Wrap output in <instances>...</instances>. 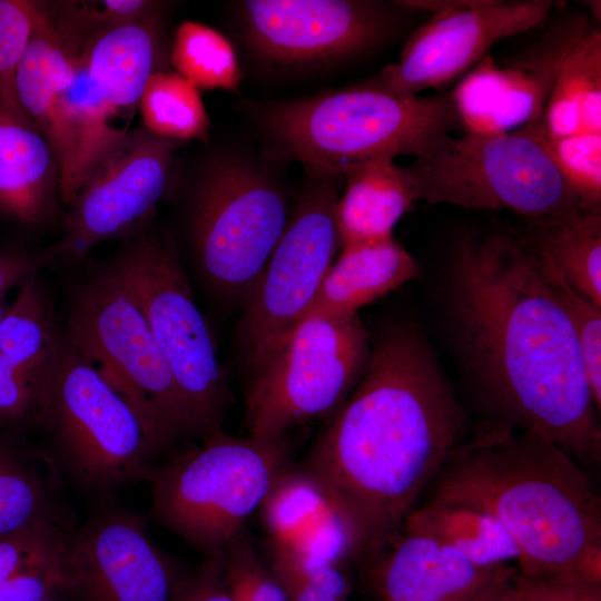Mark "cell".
Here are the masks:
<instances>
[{"mask_svg":"<svg viewBox=\"0 0 601 601\" xmlns=\"http://www.w3.org/2000/svg\"><path fill=\"white\" fill-rule=\"evenodd\" d=\"M446 326L484 423L599 463L601 428L577 335L518 238L464 236L442 274Z\"/></svg>","mask_w":601,"mask_h":601,"instance_id":"1","label":"cell"},{"mask_svg":"<svg viewBox=\"0 0 601 601\" xmlns=\"http://www.w3.org/2000/svg\"><path fill=\"white\" fill-rule=\"evenodd\" d=\"M469 432L424 335L395 323L375 337L362 377L299 470L324 493L363 563L398 535Z\"/></svg>","mask_w":601,"mask_h":601,"instance_id":"2","label":"cell"},{"mask_svg":"<svg viewBox=\"0 0 601 601\" xmlns=\"http://www.w3.org/2000/svg\"><path fill=\"white\" fill-rule=\"evenodd\" d=\"M427 491V501L466 503L494 515L521 551L522 575L601 584L600 496L575 460L548 437L484 423Z\"/></svg>","mask_w":601,"mask_h":601,"instance_id":"3","label":"cell"},{"mask_svg":"<svg viewBox=\"0 0 601 601\" xmlns=\"http://www.w3.org/2000/svg\"><path fill=\"white\" fill-rule=\"evenodd\" d=\"M29 434L65 486L95 501L149 481L161 461L134 410L59 323L33 372Z\"/></svg>","mask_w":601,"mask_h":601,"instance_id":"4","label":"cell"},{"mask_svg":"<svg viewBox=\"0 0 601 601\" xmlns=\"http://www.w3.org/2000/svg\"><path fill=\"white\" fill-rule=\"evenodd\" d=\"M263 119L282 157L334 177L370 159L418 158L459 125L449 93L404 96L376 78L274 104Z\"/></svg>","mask_w":601,"mask_h":601,"instance_id":"5","label":"cell"},{"mask_svg":"<svg viewBox=\"0 0 601 601\" xmlns=\"http://www.w3.org/2000/svg\"><path fill=\"white\" fill-rule=\"evenodd\" d=\"M75 273L65 288L63 328L134 410L162 461L179 449L180 441L196 439L171 371L110 264L92 263Z\"/></svg>","mask_w":601,"mask_h":601,"instance_id":"6","label":"cell"},{"mask_svg":"<svg viewBox=\"0 0 601 601\" xmlns=\"http://www.w3.org/2000/svg\"><path fill=\"white\" fill-rule=\"evenodd\" d=\"M292 455L288 434L219 432L185 444L159 462L148 481L152 519L204 558L223 552L292 467Z\"/></svg>","mask_w":601,"mask_h":601,"instance_id":"7","label":"cell"},{"mask_svg":"<svg viewBox=\"0 0 601 601\" xmlns=\"http://www.w3.org/2000/svg\"><path fill=\"white\" fill-rule=\"evenodd\" d=\"M415 200L572 218L592 209L545 150L538 124L496 135L451 134L402 166Z\"/></svg>","mask_w":601,"mask_h":601,"instance_id":"8","label":"cell"},{"mask_svg":"<svg viewBox=\"0 0 601 601\" xmlns=\"http://www.w3.org/2000/svg\"><path fill=\"white\" fill-rule=\"evenodd\" d=\"M141 311L191 416L196 439L219 432L231 395L174 239L150 219L108 262Z\"/></svg>","mask_w":601,"mask_h":601,"instance_id":"9","label":"cell"},{"mask_svg":"<svg viewBox=\"0 0 601 601\" xmlns=\"http://www.w3.org/2000/svg\"><path fill=\"white\" fill-rule=\"evenodd\" d=\"M370 354L358 313L305 315L253 368L245 394L248 435L278 437L332 417L362 377Z\"/></svg>","mask_w":601,"mask_h":601,"instance_id":"10","label":"cell"},{"mask_svg":"<svg viewBox=\"0 0 601 601\" xmlns=\"http://www.w3.org/2000/svg\"><path fill=\"white\" fill-rule=\"evenodd\" d=\"M288 221L287 199L263 168L237 156H215L197 178L189 231L211 286L253 292Z\"/></svg>","mask_w":601,"mask_h":601,"instance_id":"11","label":"cell"},{"mask_svg":"<svg viewBox=\"0 0 601 601\" xmlns=\"http://www.w3.org/2000/svg\"><path fill=\"white\" fill-rule=\"evenodd\" d=\"M309 174L240 322V344L252 368L305 316L341 246L335 206L342 177Z\"/></svg>","mask_w":601,"mask_h":601,"instance_id":"12","label":"cell"},{"mask_svg":"<svg viewBox=\"0 0 601 601\" xmlns=\"http://www.w3.org/2000/svg\"><path fill=\"white\" fill-rule=\"evenodd\" d=\"M181 142L144 127L128 130L78 191L52 246L58 260H78L109 240H125L155 216L170 188L175 151Z\"/></svg>","mask_w":601,"mask_h":601,"instance_id":"13","label":"cell"},{"mask_svg":"<svg viewBox=\"0 0 601 601\" xmlns=\"http://www.w3.org/2000/svg\"><path fill=\"white\" fill-rule=\"evenodd\" d=\"M77 601H170L184 573L151 539L145 518L115 496L95 501L63 556Z\"/></svg>","mask_w":601,"mask_h":601,"instance_id":"14","label":"cell"},{"mask_svg":"<svg viewBox=\"0 0 601 601\" xmlns=\"http://www.w3.org/2000/svg\"><path fill=\"white\" fill-rule=\"evenodd\" d=\"M582 12H562L526 47L485 55L449 93L466 135H496L538 124L560 71L588 28Z\"/></svg>","mask_w":601,"mask_h":601,"instance_id":"15","label":"cell"},{"mask_svg":"<svg viewBox=\"0 0 601 601\" xmlns=\"http://www.w3.org/2000/svg\"><path fill=\"white\" fill-rule=\"evenodd\" d=\"M553 7L551 0H471L434 13L376 79L404 96L442 89L461 79L499 41L539 26Z\"/></svg>","mask_w":601,"mask_h":601,"instance_id":"16","label":"cell"},{"mask_svg":"<svg viewBox=\"0 0 601 601\" xmlns=\"http://www.w3.org/2000/svg\"><path fill=\"white\" fill-rule=\"evenodd\" d=\"M242 19L254 51L284 66L353 58L385 40L394 23L384 4L368 0H250Z\"/></svg>","mask_w":601,"mask_h":601,"instance_id":"17","label":"cell"},{"mask_svg":"<svg viewBox=\"0 0 601 601\" xmlns=\"http://www.w3.org/2000/svg\"><path fill=\"white\" fill-rule=\"evenodd\" d=\"M362 564L380 601H472L497 570L479 568L454 548L403 529Z\"/></svg>","mask_w":601,"mask_h":601,"instance_id":"18","label":"cell"},{"mask_svg":"<svg viewBox=\"0 0 601 601\" xmlns=\"http://www.w3.org/2000/svg\"><path fill=\"white\" fill-rule=\"evenodd\" d=\"M60 169L46 137L22 111L0 100V214L39 227L59 207Z\"/></svg>","mask_w":601,"mask_h":601,"instance_id":"19","label":"cell"},{"mask_svg":"<svg viewBox=\"0 0 601 601\" xmlns=\"http://www.w3.org/2000/svg\"><path fill=\"white\" fill-rule=\"evenodd\" d=\"M78 57L57 33L39 1L37 22L17 70L16 91L20 106L56 155L61 200L70 185L72 158L58 107V88L73 73Z\"/></svg>","mask_w":601,"mask_h":601,"instance_id":"20","label":"cell"},{"mask_svg":"<svg viewBox=\"0 0 601 601\" xmlns=\"http://www.w3.org/2000/svg\"><path fill=\"white\" fill-rule=\"evenodd\" d=\"M307 313H357L418 275L412 255L393 236L345 244Z\"/></svg>","mask_w":601,"mask_h":601,"instance_id":"21","label":"cell"},{"mask_svg":"<svg viewBox=\"0 0 601 601\" xmlns=\"http://www.w3.org/2000/svg\"><path fill=\"white\" fill-rule=\"evenodd\" d=\"M65 487L28 432L0 430V536L71 513Z\"/></svg>","mask_w":601,"mask_h":601,"instance_id":"22","label":"cell"},{"mask_svg":"<svg viewBox=\"0 0 601 601\" xmlns=\"http://www.w3.org/2000/svg\"><path fill=\"white\" fill-rule=\"evenodd\" d=\"M81 55L111 106L117 110L135 107L150 76L161 70V9L110 30Z\"/></svg>","mask_w":601,"mask_h":601,"instance_id":"23","label":"cell"},{"mask_svg":"<svg viewBox=\"0 0 601 601\" xmlns=\"http://www.w3.org/2000/svg\"><path fill=\"white\" fill-rule=\"evenodd\" d=\"M342 177L345 188L335 206L341 246L393 236L415 201L402 166L391 158L370 159L345 169Z\"/></svg>","mask_w":601,"mask_h":601,"instance_id":"24","label":"cell"},{"mask_svg":"<svg viewBox=\"0 0 601 601\" xmlns=\"http://www.w3.org/2000/svg\"><path fill=\"white\" fill-rule=\"evenodd\" d=\"M58 107L72 156L69 206L128 129L111 125L118 110L102 97L90 77L83 55L79 56L72 76L58 88Z\"/></svg>","mask_w":601,"mask_h":601,"instance_id":"25","label":"cell"},{"mask_svg":"<svg viewBox=\"0 0 601 601\" xmlns=\"http://www.w3.org/2000/svg\"><path fill=\"white\" fill-rule=\"evenodd\" d=\"M77 525L71 512L0 536V601H37L65 588L63 556Z\"/></svg>","mask_w":601,"mask_h":601,"instance_id":"26","label":"cell"},{"mask_svg":"<svg viewBox=\"0 0 601 601\" xmlns=\"http://www.w3.org/2000/svg\"><path fill=\"white\" fill-rule=\"evenodd\" d=\"M542 140L601 135V31L588 28L568 52L541 120Z\"/></svg>","mask_w":601,"mask_h":601,"instance_id":"27","label":"cell"},{"mask_svg":"<svg viewBox=\"0 0 601 601\" xmlns=\"http://www.w3.org/2000/svg\"><path fill=\"white\" fill-rule=\"evenodd\" d=\"M522 246L601 307V208L572 218H530Z\"/></svg>","mask_w":601,"mask_h":601,"instance_id":"28","label":"cell"},{"mask_svg":"<svg viewBox=\"0 0 601 601\" xmlns=\"http://www.w3.org/2000/svg\"><path fill=\"white\" fill-rule=\"evenodd\" d=\"M403 530L436 539L471 563L495 569L521 560V551L502 523L490 512L461 502L426 501L405 518Z\"/></svg>","mask_w":601,"mask_h":601,"instance_id":"29","label":"cell"},{"mask_svg":"<svg viewBox=\"0 0 601 601\" xmlns=\"http://www.w3.org/2000/svg\"><path fill=\"white\" fill-rule=\"evenodd\" d=\"M58 325L41 274L26 280L0 321V355L33 375Z\"/></svg>","mask_w":601,"mask_h":601,"instance_id":"30","label":"cell"},{"mask_svg":"<svg viewBox=\"0 0 601 601\" xmlns=\"http://www.w3.org/2000/svg\"><path fill=\"white\" fill-rule=\"evenodd\" d=\"M138 105L142 127L152 135L178 142L207 141L209 118L199 91L177 72H154Z\"/></svg>","mask_w":601,"mask_h":601,"instance_id":"31","label":"cell"},{"mask_svg":"<svg viewBox=\"0 0 601 601\" xmlns=\"http://www.w3.org/2000/svg\"><path fill=\"white\" fill-rule=\"evenodd\" d=\"M175 72L197 89L236 91L242 71L229 41L215 29L183 21L176 29L169 55Z\"/></svg>","mask_w":601,"mask_h":601,"instance_id":"32","label":"cell"},{"mask_svg":"<svg viewBox=\"0 0 601 601\" xmlns=\"http://www.w3.org/2000/svg\"><path fill=\"white\" fill-rule=\"evenodd\" d=\"M43 9L63 42L81 55L110 30L164 7L151 0L42 1Z\"/></svg>","mask_w":601,"mask_h":601,"instance_id":"33","label":"cell"},{"mask_svg":"<svg viewBox=\"0 0 601 601\" xmlns=\"http://www.w3.org/2000/svg\"><path fill=\"white\" fill-rule=\"evenodd\" d=\"M260 508L270 541L288 544L332 506L307 474L290 467L276 481Z\"/></svg>","mask_w":601,"mask_h":601,"instance_id":"34","label":"cell"},{"mask_svg":"<svg viewBox=\"0 0 601 601\" xmlns=\"http://www.w3.org/2000/svg\"><path fill=\"white\" fill-rule=\"evenodd\" d=\"M533 259L577 335L593 402L600 411L601 307L575 290L555 269Z\"/></svg>","mask_w":601,"mask_h":601,"instance_id":"35","label":"cell"},{"mask_svg":"<svg viewBox=\"0 0 601 601\" xmlns=\"http://www.w3.org/2000/svg\"><path fill=\"white\" fill-rule=\"evenodd\" d=\"M541 141L581 200L589 207L601 208V135Z\"/></svg>","mask_w":601,"mask_h":601,"instance_id":"36","label":"cell"},{"mask_svg":"<svg viewBox=\"0 0 601 601\" xmlns=\"http://www.w3.org/2000/svg\"><path fill=\"white\" fill-rule=\"evenodd\" d=\"M38 13L39 1L0 0V100L22 111L16 91V75Z\"/></svg>","mask_w":601,"mask_h":601,"instance_id":"37","label":"cell"},{"mask_svg":"<svg viewBox=\"0 0 601 601\" xmlns=\"http://www.w3.org/2000/svg\"><path fill=\"white\" fill-rule=\"evenodd\" d=\"M224 564L231 601H287L278 580L258 556L245 531L225 548Z\"/></svg>","mask_w":601,"mask_h":601,"instance_id":"38","label":"cell"},{"mask_svg":"<svg viewBox=\"0 0 601 601\" xmlns=\"http://www.w3.org/2000/svg\"><path fill=\"white\" fill-rule=\"evenodd\" d=\"M282 545L297 554L341 566L347 560H354L348 533L332 508L292 542Z\"/></svg>","mask_w":601,"mask_h":601,"instance_id":"39","label":"cell"},{"mask_svg":"<svg viewBox=\"0 0 601 601\" xmlns=\"http://www.w3.org/2000/svg\"><path fill=\"white\" fill-rule=\"evenodd\" d=\"M33 408V375L0 355V430L29 433Z\"/></svg>","mask_w":601,"mask_h":601,"instance_id":"40","label":"cell"},{"mask_svg":"<svg viewBox=\"0 0 601 601\" xmlns=\"http://www.w3.org/2000/svg\"><path fill=\"white\" fill-rule=\"evenodd\" d=\"M57 262L52 245L41 249L0 245V321L9 306L6 303L8 292Z\"/></svg>","mask_w":601,"mask_h":601,"instance_id":"41","label":"cell"},{"mask_svg":"<svg viewBox=\"0 0 601 601\" xmlns=\"http://www.w3.org/2000/svg\"><path fill=\"white\" fill-rule=\"evenodd\" d=\"M170 601H231L225 575L224 551L204 558L196 569L184 572Z\"/></svg>","mask_w":601,"mask_h":601,"instance_id":"42","label":"cell"},{"mask_svg":"<svg viewBox=\"0 0 601 601\" xmlns=\"http://www.w3.org/2000/svg\"><path fill=\"white\" fill-rule=\"evenodd\" d=\"M516 580L531 601H601V584L562 575L529 578L519 571Z\"/></svg>","mask_w":601,"mask_h":601,"instance_id":"43","label":"cell"},{"mask_svg":"<svg viewBox=\"0 0 601 601\" xmlns=\"http://www.w3.org/2000/svg\"><path fill=\"white\" fill-rule=\"evenodd\" d=\"M269 548L274 549L298 573L312 583L324 589L342 601H347L352 591V582L343 566L322 560L304 556L288 548L269 540Z\"/></svg>","mask_w":601,"mask_h":601,"instance_id":"44","label":"cell"},{"mask_svg":"<svg viewBox=\"0 0 601 601\" xmlns=\"http://www.w3.org/2000/svg\"><path fill=\"white\" fill-rule=\"evenodd\" d=\"M269 560V568L283 588L287 601H342L305 579L272 548Z\"/></svg>","mask_w":601,"mask_h":601,"instance_id":"45","label":"cell"},{"mask_svg":"<svg viewBox=\"0 0 601 601\" xmlns=\"http://www.w3.org/2000/svg\"><path fill=\"white\" fill-rule=\"evenodd\" d=\"M518 569L506 564L497 568L492 579L472 601H531L516 580Z\"/></svg>","mask_w":601,"mask_h":601,"instance_id":"46","label":"cell"},{"mask_svg":"<svg viewBox=\"0 0 601 601\" xmlns=\"http://www.w3.org/2000/svg\"><path fill=\"white\" fill-rule=\"evenodd\" d=\"M37 601H77L67 590L62 588Z\"/></svg>","mask_w":601,"mask_h":601,"instance_id":"47","label":"cell"}]
</instances>
